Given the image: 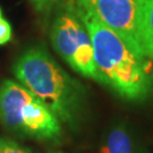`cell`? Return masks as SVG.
I'll return each instance as SVG.
<instances>
[{"mask_svg": "<svg viewBox=\"0 0 153 153\" xmlns=\"http://www.w3.org/2000/svg\"><path fill=\"white\" fill-rule=\"evenodd\" d=\"M77 6V5H76ZM92 41L98 82L120 98L142 101L153 92V65L137 55L115 31L77 7Z\"/></svg>", "mask_w": 153, "mask_h": 153, "instance_id": "cell-1", "label": "cell"}, {"mask_svg": "<svg viewBox=\"0 0 153 153\" xmlns=\"http://www.w3.org/2000/svg\"><path fill=\"white\" fill-rule=\"evenodd\" d=\"M13 73L19 84L40 99L60 123L77 128L86 105V90L43 45L25 50L14 62Z\"/></svg>", "mask_w": 153, "mask_h": 153, "instance_id": "cell-2", "label": "cell"}, {"mask_svg": "<svg viewBox=\"0 0 153 153\" xmlns=\"http://www.w3.org/2000/svg\"><path fill=\"white\" fill-rule=\"evenodd\" d=\"M0 124L11 134L40 141H57L62 134L60 120L22 84L0 83Z\"/></svg>", "mask_w": 153, "mask_h": 153, "instance_id": "cell-3", "label": "cell"}, {"mask_svg": "<svg viewBox=\"0 0 153 153\" xmlns=\"http://www.w3.org/2000/svg\"><path fill=\"white\" fill-rule=\"evenodd\" d=\"M50 41L56 52L73 71L98 82L92 41L73 0L61 6L53 18Z\"/></svg>", "mask_w": 153, "mask_h": 153, "instance_id": "cell-4", "label": "cell"}, {"mask_svg": "<svg viewBox=\"0 0 153 153\" xmlns=\"http://www.w3.org/2000/svg\"><path fill=\"white\" fill-rule=\"evenodd\" d=\"M146 1L76 0V5L104 26L115 31L137 55L146 57L143 49V21Z\"/></svg>", "mask_w": 153, "mask_h": 153, "instance_id": "cell-5", "label": "cell"}, {"mask_svg": "<svg viewBox=\"0 0 153 153\" xmlns=\"http://www.w3.org/2000/svg\"><path fill=\"white\" fill-rule=\"evenodd\" d=\"M100 153H146L141 141L125 121H118L104 133Z\"/></svg>", "mask_w": 153, "mask_h": 153, "instance_id": "cell-6", "label": "cell"}, {"mask_svg": "<svg viewBox=\"0 0 153 153\" xmlns=\"http://www.w3.org/2000/svg\"><path fill=\"white\" fill-rule=\"evenodd\" d=\"M143 49L150 60H153V0H148L143 21Z\"/></svg>", "mask_w": 153, "mask_h": 153, "instance_id": "cell-7", "label": "cell"}, {"mask_svg": "<svg viewBox=\"0 0 153 153\" xmlns=\"http://www.w3.org/2000/svg\"><path fill=\"white\" fill-rule=\"evenodd\" d=\"M0 153H33L28 148L9 138L0 137Z\"/></svg>", "mask_w": 153, "mask_h": 153, "instance_id": "cell-8", "label": "cell"}, {"mask_svg": "<svg viewBox=\"0 0 153 153\" xmlns=\"http://www.w3.org/2000/svg\"><path fill=\"white\" fill-rule=\"evenodd\" d=\"M13 35V30L8 21H6L5 18L0 19V45L6 44L9 42Z\"/></svg>", "mask_w": 153, "mask_h": 153, "instance_id": "cell-9", "label": "cell"}, {"mask_svg": "<svg viewBox=\"0 0 153 153\" xmlns=\"http://www.w3.org/2000/svg\"><path fill=\"white\" fill-rule=\"evenodd\" d=\"M57 1L58 0H30V2L35 8V10L40 11V13L49 10Z\"/></svg>", "mask_w": 153, "mask_h": 153, "instance_id": "cell-10", "label": "cell"}, {"mask_svg": "<svg viewBox=\"0 0 153 153\" xmlns=\"http://www.w3.org/2000/svg\"><path fill=\"white\" fill-rule=\"evenodd\" d=\"M49 153H65V152H61V151H50Z\"/></svg>", "mask_w": 153, "mask_h": 153, "instance_id": "cell-11", "label": "cell"}, {"mask_svg": "<svg viewBox=\"0 0 153 153\" xmlns=\"http://www.w3.org/2000/svg\"><path fill=\"white\" fill-rule=\"evenodd\" d=\"M2 18V13H1V9H0V19Z\"/></svg>", "mask_w": 153, "mask_h": 153, "instance_id": "cell-12", "label": "cell"}]
</instances>
